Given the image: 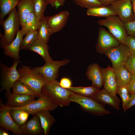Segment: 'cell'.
I'll return each instance as SVG.
<instances>
[{
  "label": "cell",
  "mask_w": 135,
  "mask_h": 135,
  "mask_svg": "<svg viewBox=\"0 0 135 135\" xmlns=\"http://www.w3.org/2000/svg\"><path fill=\"white\" fill-rule=\"evenodd\" d=\"M102 2V4L104 3L105 4L112 3L116 0H98Z\"/></svg>",
  "instance_id": "42"
},
{
  "label": "cell",
  "mask_w": 135,
  "mask_h": 135,
  "mask_svg": "<svg viewBox=\"0 0 135 135\" xmlns=\"http://www.w3.org/2000/svg\"><path fill=\"white\" fill-rule=\"evenodd\" d=\"M37 39L38 30L29 32L23 38L20 46V49L28 50Z\"/></svg>",
  "instance_id": "31"
},
{
  "label": "cell",
  "mask_w": 135,
  "mask_h": 135,
  "mask_svg": "<svg viewBox=\"0 0 135 135\" xmlns=\"http://www.w3.org/2000/svg\"><path fill=\"white\" fill-rule=\"evenodd\" d=\"M126 44L130 48L131 55L135 57V37L128 35Z\"/></svg>",
  "instance_id": "37"
},
{
  "label": "cell",
  "mask_w": 135,
  "mask_h": 135,
  "mask_svg": "<svg viewBox=\"0 0 135 135\" xmlns=\"http://www.w3.org/2000/svg\"><path fill=\"white\" fill-rule=\"evenodd\" d=\"M124 25L127 34L135 37V19L124 23Z\"/></svg>",
  "instance_id": "36"
},
{
  "label": "cell",
  "mask_w": 135,
  "mask_h": 135,
  "mask_svg": "<svg viewBox=\"0 0 135 135\" xmlns=\"http://www.w3.org/2000/svg\"><path fill=\"white\" fill-rule=\"evenodd\" d=\"M77 5L88 9L95 7L103 6L98 0H72Z\"/></svg>",
  "instance_id": "33"
},
{
  "label": "cell",
  "mask_w": 135,
  "mask_h": 135,
  "mask_svg": "<svg viewBox=\"0 0 135 135\" xmlns=\"http://www.w3.org/2000/svg\"><path fill=\"white\" fill-rule=\"evenodd\" d=\"M126 86L130 94L135 93V77L132 76L130 82Z\"/></svg>",
  "instance_id": "41"
},
{
  "label": "cell",
  "mask_w": 135,
  "mask_h": 135,
  "mask_svg": "<svg viewBox=\"0 0 135 135\" xmlns=\"http://www.w3.org/2000/svg\"><path fill=\"white\" fill-rule=\"evenodd\" d=\"M38 31V39L48 44L52 35L48 23L47 16H44L40 21Z\"/></svg>",
  "instance_id": "25"
},
{
  "label": "cell",
  "mask_w": 135,
  "mask_h": 135,
  "mask_svg": "<svg viewBox=\"0 0 135 135\" xmlns=\"http://www.w3.org/2000/svg\"><path fill=\"white\" fill-rule=\"evenodd\" d=\"M0 109H7L10 110L11 116L14 122L20 127L26 122L30 114L21 109L6 106L0 100Z\"/></svg>",
  "instance_id": "23"
},
{
  "label": "cell",
  "mask_w": 135,
  "mask_h": 135,
  "mask_svg": "<svg viewBox=\"0 0 135 135\" xmlns=\"http://www.w3.org/2000/svg\"><path fill=\"white\" fill-rule=\"evenodd\" d=\"M86 14L88 16L100 17H106L116 15V14L110 7L100 6L87 9Z\"/></svg>",
  "instance_id": "27"
},
{
  "label": "cell",
  "mask_w": 135,
  "mask_h": 135,
  "mask_svg": "<svg viewBox=\"0 0 135 135\" xmlns=\"http://www.w3.org/2000/svg\"><path fill=\"white\" fill-rule=\"evenodd\" d=\"M92 97L103 105H108L116 109H120V98L116 95H112L104 88L99 90Z\"/></svg>",
  "instance_id": "15"
},
{
  "label": "cell",
  "mask_w": 135,
  "mask_h": 135,
  "mask_svg": "<svg viewBox=\"0 0 135 135\" xmlns=\"http://www.w3.org/2000/svg\"><path fill=\"white\" fill-rule=\"evenodd\" d=\"M61 86L64 88L68 89L72 86V82L69 78H62L60 82Z\"/></svg>",
  "instance_id": "39"
},
{
  "label": "cell",
  "mask_w": 135,
  "mask_h": 135,
  "mask_svg": "<svg viewBox=\"0 0 135 135\" xmlns=\"http://www.w3.org/2000/svg\"><path fill=\"white\" fill-rule=\"evenodd\" d=\"M69 15V12L65 10L53 16H47L52 35L60 31L66 26Z\"/></svg>",
  "instance_id": "13"
},
{
  "label": "cell",
  "mask_w": 135,
  "mask_h": 135,
  "mask_svg": "<svg viewBox=\"0 0 135 135\" xmlns=\"http://www.w3.org/2000/svg\"><path fill=\"white\" fill-rule=\"evenodd\" d=\"M0 23L4 30V34L2 35L0 34L1 46L10 43L14 40L15 36L19 30L20 24L16 8L9 13L6 20Z\"/></svg>",
  "instance_id": "4"
},
{
  "label": "cell",
  "mask_w": 135,
  "mask_h": 135,
  "mask_svg": "<svg viewBox=\"0 0 135 135\" xmlns=\"http://www.w3.org/2000/svg\"><path fill=\"white\" fill-rule=\"evenodd\" d=\"M70 62L67 58L61 61L52 60L46 62L44 65L41 67L32 68L39 73L47 82H50L56 80L59 68Z\"/></svg>",
  "instance_id": "7"
},
{
  "label": "cell",
  "mask_w": 135,
  "mask_h": 135,
  "mask_svg": "<svg viewBox=\"0 0 135 135\" xmlns=\"http://www.w3.org/2000/svg\"><path fill=\"white\" fill-rule=\"evenodd\" d=\"M20 0H0V22L17 6Z\"/></svg>",
  "instance_id": "28"
},
{
  "label": "cell",
  "mask_w": 135,
  "mask_h": 135,
  "mask_svg": "<svg viewBox=\"0 0 135 135\" xmlns=\"http://www.w3.org/2000/svg\"><path fill=\"white\" fill-rule=\"evenodd\" d=\"M49 49L47 44L37 39L28 50L38 54L46 62L53 60L49 54Z\"/></svg>",
  "instance_id": "24"
},
{
  "label": "cell",
  "mask_w": 135,
  "mask_h": 135,
  "mask_svg": "<svg viewBox=\"0 0 135 135\" xmlns=\"http://www.w3.org/2000/svg\"><path fill=\"white\" fill-rule=\"evenodd\" d=\"M0 125L6 130L16 135H22L20 127L14 122L10 114V110L0 109Z\"/></svg>",
  "instance_id": "12"
},
{
  "label": "cell",
  "mask_w": 135,
  "mask_h": 135,
  "mask_svg": "<svg viewBox=\"0 0 135 135\" xmlns=\"http://www.w3.org/2000/svg\"><path fill=\"white\" fill-rule=\"evenodd\" d=\"M67 89L81 96L92 97L100 90L92 85L88 87L71 86Z\"/></svg>",
  "instance_id": "30"
},
{
  "label": "cell",
  "mask_w": 135,
  "mask_h": 135,
  "mask_svg": "<svg viewBox=\"0 0 135 135\" xmlns=\"http://www.w3.org/2000/svg\"><path fill=\"white\" fill-rule=\"evenodd\" d=\"M124 66L132 76L135 77V57L130 55Z\"/></svg>",
  "instance_id": "35"
},
{
  "label": "cell",
  "mask_w": 135,
  "mask_h": 135,
  "mask_svg": "<svg viewBox=\"0 0 135 135\" xmlns=\"http://www.w3.org/2000/svg\"><path fill=\"white\" fill-rule=\"evenodd\" d=\"M49 111L48 110H41L36 112L34 114L38 116L39 118L44 135L48 134L52 126L55 122V119L50 114Z\"/></svg>",
  "instance_id": "22"
},
{
  "label": "cell",
  "mask_w": 135,
  "mask_h": 135,
  "mask_svg": "<svg viewBox=\"0 0 135 135\" xmlns=\"http://www.w3.org/2000/svg\"><path fill=\"white\" fill-rule=\"evenodd\" d=\"M112 67L118 87L127 85L130 82L132 76L124 65Z\"/></svg>",
  "instance_id": "21"
},
{
  "label": "cell",
  "mask_w": 135,
  "mask_h": 135,
  "mask_svg": "<svg viewBox=\"0 0 135 135\" xmlns=\"http://www.w3.org/2000/svg\"><path fill=\"white\" fill-rule=\"evenodd\" d=\"M69 100L78 104L83 111L93 115L102 116L111 114L105 108L104 105L92 97L83 96L74 93L70 96Z\"/></svg>",
  "instance_id": "2"
},
{
  "label": "cell",
  "mask_w": 135,
  "mask_h": 135,
  "mask_svg": "<svg viewBox=\"0 0 135 135\" xmlns=\"http://www.w3.org/2000/svg\"><path fill=\"white\" fill-rule=\"evenodd\" d=\"M0 135H8L9 134L7 132V131L6 130H3L1 129L0 130Z\"/></svg>",
  "instance_id": "44"
},
{
  "label": "cell",
  "mask_w": 135,
  "mask_h": 135,
  "mask_svg": "<svg viewBox=\"0 0 135 135\" xmlns=\"http://www.w3.org/2000/svg\"><path fill=\"white\" fill-rule=\"evenodd\" d=\"M34 115L31 119L20 127L23 134L40 135L44 133L39 117L36 115Z\"/></svg>",
  "instance_id": "18"
},
{
  "label": "cell",
  "mask_w": 135,
  "mask_h": 135,
  "mask_svg": "<svg viewBox=\"0 0 135 135\" xmlns=\"http://www.w3.org/2000/svg\"><path fill=\"white\" fill-rule=\"evenodd\" d=\"M41 92L46 96L54 104L61 107L69 105L71 102L69 100V97L74 93L62 87L57 80L47 82L42 87Z\"/></svg>",
  "instance_id": "1"
},
{
  "label": "cell",
  "mask_w": 135,
  "mask_h": 135,
  "mask_svg": "<svg viewBox=\"0 0 135 135\" xmlns=\"http://www.w3.org/2000/svg\"><path fill=\"white\" fill-rule=\"evenodd\" d=\"M116 15L109 16L100 20L98 23L100 26L106 27L110 32L120 43L126 44L128 35L124 28V23Z\"/></svg>",
  "instance_id": "5"
},
{
  "label": "cell",
  "mask_w": 135,
  "mask_h": 135,
  "mask_svg": "<svg viewBox=\"0 0 135 135\" xmlns=\"http://www.w3.org/2000/svg\"><path fill=\"white\" fill-rule=\"evenodd\" d=\"M88 79L91 81L92 85L99 89L104 86V80L101 68L96 63L90 65L86 73Z\"/></svg>",
  "instance_id": "19"
},
{
  "label": "cell",
  "mask_w": 135,
  "mask_h": 135,
  "mask_svg": "<svg viewBox=\"0 0 135 135\" xmlns=\"http://www.w3.org/2000/svg\"><path fill=\"white\" fill-rule=\"evenodd\" d=\"M135 105V93L130 94V100L128 104L123 108L124 112Z\"/></svg>",
  "instance_id": "40"
},
{
  "label": "cell",
  "mask_w": 135,
  "mask_h": 135,
  "mask_svg": "<svg viewBox=\"0 0 135 135\" xmlns=\"http://www.w3.org/2000/svg\"><path fill=\"white\" fill-rule=\"evenodd\" d=\"M116 93L119 94L121 98L124 108L128 102L130 98V94L126 86L118 87Z\"/></svg>",
  "instance_id": "34"
},
{
  "label": "cell",
  "mask_w": 135,
  "mask_h": 135,
  "mask_svg": "<svg viewBox=\"0 0 135 135\" xmlns=\"http://www.w3.org/2000/svg\"><path fill=\"white\" fill-rule=\"evenodd\" d=\"M120 44L111 33L101 26L100 27L95 47L98 52L104 54L109 49L118 46Z\"/></svg>",
  "instance_id": "10"
},
{
  "label": "cell",
  "mask_w": 135,
  "mask_h": 135,
  "mask_svg": "<svg viewBox=\"0 0 135 135\" xmlns=\"http://www.w3.org/2000/svg\"><path fill=\"white\" fill-rule=\"evenodd\" d=\"M66 0H47L48 4L57 8L60 6H63Z\"/></svg>",
  "instance_id": "38"
},
{
  "label": "cell",
  "mask_w": 135,
  "mask_h": 135,
  "mask_svg": "<svg viewBox=\"0 0 135 135\" xmlns=\"http://www.w3.org/2000/svg\"><path fill=\"white\" fill-rule=\"evenodd\" d=\"M134 12V16L135 19V0H130Z\"/></svg>",
  "instance_id": "43"
},
{
  "label": "cell",
  "mask_w": 135,
  "mask_h": 135,
  "mask_svg": "<svg viewBox=\"0 0 135 135\" xmlns=\"http://www.w3.org/2000/svg\"><path fill=\"white\" fill-rule=\"evenodd\" d=\"M24 35L20 30H19L15 38L10 43L1 46L4 50V54L13 58L14 61L20 62L19 52L23 37Z\"/></svg>",
  "instance_id": "14"
},
{
  "label": "cell",
  "mask_w": 135,
  "mask_h": 135,
  "mask_svg": "<svg viewBox=\"0 0 135 135\" xmlns=\"http://www.w3.org/2000/svg\"><path fill=\"white\" fill-rule=\"evenodd\" d=\"M104 80V88L114 96L116 95L118 87L112 67L109 65L106 68H101Z\"/></svg>",
  "instance_id": "17"
},
{
  "label": "cell",
  "mask_w": 135,
  "mask_h": 135,
  "mask_svg": "<svg viewBox=\"0 0 135 135\" xmlns=\"http://www.w3.org/2000/svg\"><path fill=\"white\" fill-rule=\"evenodd\" d=\"M58 107L53 103L46 96L42 94L37 100L25 106L10 107L20 109L28 112L30 114L34 115L38 112L42 110L52 111Z\"/></svg>",
  "instance_id": "9"
},
{
  "label": "cell",
  "mask_w": 135,
  "mask_h": 135,
  "mask_svg": "<svg viewBox=\"0 0 135 135\" xmlns=\"http://www.w3.org/2000/svg\"><path fill=\"white\" fill-rule=\"evenodd\" d=\"M110 7L124 23L134 19L130 0L116 1Z\"/></svg>",
  "instance_id": "11"
},
{
  "label": "cell",
  "mask_w": 135,
  "mask_h": 135,
  "mask_svg": "<svg viewBox=\"0 0 135 135\" xmlns=\"http://www.w3.org/2000/svg\"><path fill=\"white\" fill-rule=\"evenodd\" d=\"M40 22L34 12H32L26 18L20 30L24 35L29 32L38 30Z\"/></svg>",
  "instance_id": "26"
},
{
  "label": "cell",
  "mask_w": 135,
  "mask_h": 135,
  "mask_svg": "<svg viewBox=\"0 0 135 135\" xmlns=\"http://www.w3.org/2000/svg\"><path fill=\"white\" fill-rule=\"evenodd\" d=\"M7 98L6 105L8 107H22L35 100L36 96L10 92L6 95Z\"/></svg>",
  "instance_id": "16"
},
{
  "label": "cell",
  "mask_w": 135,
  "mask_h": 135,
  "mask_svg": "<svg viewBox=\"0 0 135 135\" xmlns=\"http://www.w3.org/2000/svg\"><path fill=\"white\" fill-rule=\"evenodd\" d=\"M34 12L39 20L44 16V14L48 4L47 0H33Z\"/></svg>",
  "instance_id": "32"
},
{
  "label": "cell",
  "mask_w": 135,
  "mask_h": 135,
  "mask_svg": "<svg viewBox=\"0 0 135 135\" xmlns=\"http://www.w3.org/2000/svg\"><path fill=\"white\" fill-rule=\"evenodd\" d=\"M17 6L18 18L22 27L28 16L34 11L33 0H20Z\"/></svg>",
  "instance_id": "20"
},
{
  "label": "cell",
  "mask_w": 135,
  "mask_h": 135,
  "mask_svg": "<svg viewBox=\"0 0 135 135\" xmlns=\"http://www.w3.org/2000/svg\"><path fill=\"white\" fill-rule=\"evenodd\" d=\"M104 54L111 61L112 67L124 65L131 55L128 46L126 44L122 43L109 49Z\"/></svg>",
  "instance_id": "8"
},
{
  "label": "cell",
  "mask_w": 135,
  "mask_h": 135,
  "mask_svg": "<svg viewBox=\"0 0 135 135\" xmlns=\"http://www.w3.org/2000/svg\"><path fill=\"white\" fill-rule=\"evenodd\" d=\"M20 62L14 61L13 64L10 67L0 62V90L1 92L6 90V95L10 92V89L12 88L16 82L19 79L20 74L16 67Z\"/></svg>",
  "instance_id": "6"
},
{
  "label": "cell",
  "mask_w": 135,
  "mask_h": 135,
  "mask_svg": "<svg viewBox=\"0 0 135 135\" xmlns=\"http://www.w3.org/2000/svg\"><path fill=\"white\" fill-rule=\"evenodd\" d=\"M18 70L20 74L19 80L40 96L42 88L47 82L45 79L35 70L26 66L22 65Z\"/></svg>",
  "instance_id": "3"
},
{
  "label": "cell",
  "mask_w": 135,
  "mask_h": 135,
  "mask_svg": "<svg viewBox=\"0 0 135 135\" xmlns=\"http://www.w3.org/2000/svg\"><path fill=\"white\" fill-rule=\"evenodd\" d=\"M12 88V92L14 93L34 96L37 97L39 96L32 89L19 80L16 82Z\"/></svg>",
  "instance_id": "29"
}]
</instances>
